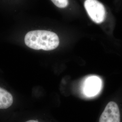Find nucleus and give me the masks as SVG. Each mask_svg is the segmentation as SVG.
Returning <instances> with one entry per match:
<instances>
[{"label": "nucleus", "mask_w": 122, "mask_h": 122, "mask_svg": "<svg viewBox=\"0 0 122 122\" xmlns=\"http://www.w3.org/2000/svg\"><path fill=\"white\" fill-rule=\"evenodd\" d=\"M25 42L29 48L35 49L50 51L57 48L59 39L56 34L49 31H31L26 34Z\"/></svg>", "instance_id": "1"}, {"label": "nucleus", "mask_w": 122, "mask_h": 122, "mask_svg": "<svg viewBox=\"0 0 122 122\" xmlns=\"http://www.w3.org/2000/svg\"><path fill=\"white\" fill-rule=\"evenodd\" d=\"M84 6L89 16L97 24H100L105 20V10L102 3L97 0H86Z\"/></svg>", "instance_id": "2"}, {"label": "nucleus", "mask_w": 122, "mask_h": 122, "mask_svg": "<svg viewBox=\"0 0 122 122\" xmlns=\"http://www.w3.org/2000/svg\"><path fill=\"white\" fill-rule=\"evenodd\" d=\"M99 122H120V113L117 104L113 101L106 105Z\"/></svg>", "instance_id": "3"}, {"label": "nucleus", "mask_w": 122, "mask_h": 122, "mask_svg": "<svg viewBox=\"0 0 122 122\" xmlns=\"http://www.w3.org/2000/svg\"><path fill=\"white\" fill-rule=\"evenodd\" d=\"M101 87L100 79L96 76H91L87 78L85 82L84 92L86 96H95L99 92Z\"/></svg>", "instance_id": "4"}, {"label": "nucleus", "mask_w": 122, "mask_h": 122, "mask_svg": "<svg viewBox=\"0 0 122 122\" xmlns=\"http://www.w3.org/2000/svg\"><path fill=\"white\" fill-rule=\"evenodd\" d=\"M13 99L11 94L0 87V109H5L12 105Z\"/></svg>", "instance_id": "5"}, {"label": "nucleus", "mask_w": 122, "mask_h": 122, "mask_svg": "<svg viewBox=\"0 0 122 122\" xmlns=\"http://www.w3.org/2000/svg\"><path fill=\"white\" fill-rule=\"evenodd\" d=\"M57 7L63 8L66 7L68 5V0H51Z\"/></svg>", "instance_id": "6"}, {"label": "nucleus", "mask_w": 122, "mask_h": 122, "mask_svg": "<svg viewBox=\"0 0 122 122\" xmlns=\"http://www.w3.org/2000/svg\"><path fill=\"white\" fill-rule=\"evenodd\" d=\"M25 122H39L37 120H28L27 121H26Z\"/></svg>", "instance_id": "7"}]
</instances>
